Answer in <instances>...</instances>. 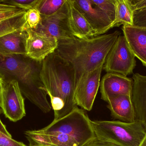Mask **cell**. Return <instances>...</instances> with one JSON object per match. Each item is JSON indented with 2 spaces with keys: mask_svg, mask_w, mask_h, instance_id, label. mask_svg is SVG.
<instances>
[{
  "mask_svg": "<svg viewBox=\"0 0 146 146\" xmlns=\"http://www.w3.org/2000/svg\"><path fill=\"white\" fill-rule=\"evenodd\" d=\"M103 67L85 74L76 83L75 87L74 100L77 106L87 111H90L92 109L100 87Z\"/></svg>",
  "mask_w": 146,
  "mask_h": 146,
  "instance_id": "9c48e42d",
  "label": "cell"
},
{
  "mask_svg": "<svg viewBox=\"0 0 146 146\" xmlns=\"http://www.w3.org/2000/svg\"><path fill=\"white\" fill-rule=\"evenodd\" d=\"M26 11L0 21V37L17 30H27L29 27L26 20Z\"/></svg>",
  "mask_w": 146,
  "mask_h": 146,
  "instance_id": "d6986e66",
  "label": "cell"
},
{
  "mask_svg": "<svg viewBox=\"0 0 146 146\" xmlns=\"http://www.w3.org/2000/svg\"><path fill=\"white\" fill-rule=\"evenodd\" d=\"M69 26L74 36L85 39L94 37V32L81 12L76 6L74 0H67Z\"/></svg>",
  "mask_w": 146,
  "mask_h": 146,
  "instance_id": "e0dca14e",
  "label": "cell"
},
{
  "mask_svg": "<svg viewBox=\"0 0 146 146\" xmlns=\"http://www.w3.org/2000/svg\"><path fill=\"white\" fill-rule=\"evenodd\" d=\"M140 146H146V135L144 140L142 141V143Z\"/></svg>",
  "mask_w": 146,
  "mask_h": 146,
  "instance_id": "1f68e13d",
  "label": "cell"
},
{
  "mask_svg": "<svg viewBox=\"0 0 146 146\" xmlns=\"http://www.w3.org/2000/svg\"><path fill=\"white\" fill-rule=\"evenodd\" d=\"M90 1L94 6L106 14L114 24L115 19V0H90Z\"/></svg>",
  "mask_w": 146,
  "mask_h": 146,
  "instance_id": "7402d4cb",
  "label": "cell"
},
{
  "mask_svg": "<svg viewBox=\"0 0 146 146\" xmlns=\"http://www.w3.org/2000/svg\"><path fill=\"white\" fill-rule=\"evenodd\" d=\"M121 32L116 31L89 38H74L58 41L56 51L72 67L75 87L82 75L103 67Z\"/></svg>",
  "mask_w": 146,
  "mask_h": 146,
  "instance_id": "6da1fadb",
  "label": "cell"
},
{
  "mask_svg": "<svg viewBox=\"0 0 146 146\" xmlns=\"http://www.w3.org/2000/svg\"><path fill=\"white\" fill-rule=\"evenodd\" d=\"M12 5L6 4L0 0V21L5 19L25 12Z\"/></svg>",
  "mask_w": 146,
  "mask_h": 146,
  "instance_id": "603a6c76",
  "label": "cell"
},
{
  "mask_svg": "<svg viewBox=\"0 0 146 146\" xmlns=\"http://www.w3.org/2000/svg\"><path fill=\"white\" fill-rule=\"evenodd\" d=\"M25 134L30 143L29 146H54L48 135L41 129L28 130L25 131Z\"/></svg>",
  "mask_w": 146,
  "mask_h": 146,
  "instance_id": "44dd1931",
  "label": "cell"
},
{
  "mask_svg": "<svg viewBox=\"0 0 146 146\" xmlns=\"http://www.w3.org/2000/svg\"><path fill=\"white\" fill-rule=\"evenodd\" d=\"M122 31L133 54L146 67V28L123 25Z\"/></svg>",
  "mask_w": 146,
  "mask_h": 146,
  "instance_id": "4fadbf2b",
  "label": "cell"
},
{
  "mask_svg": "<svg viewBox=\"0 0 146 146\" xmlns=\"http://www.w3.org/2000/svg\"><path fill=\"white\" fill-rule=\"evenodd\" d=\"M40 77L44 90L50 98L54 120L78 107L74 100V74L72 67L56 51L42 61Z\"/></svg>",
  "mask_w": 146,
  "mask_h": 146,
  "instance_id": "7a4b0ae2",
  "label": "cell"
},
{
  "mask_svg": "<svg viewBox=\"0 0 146 146\" xmlns=\"http://www.w3.org/2000/svg\"><path fill=\"white\" fill-rule=\"evenodd\" d=\"M42 19L41 14L35 8L27 10L26 13V20L28 27L35 30L37 27Z\"/></svg>",
  "mask_w": 146,
  "mask_h": 146,
  "instance_id": "cb8c5ba5",
  "label": "cell"
},
{
  "mask_svg": "<svg viewBox=\"0 0 146 146\" xmlns=\"http://www.w3.org/2000/svg\"><path fill=\"white\" fill-rule=\"evenodd\" d=\"M135 57L125 37L120 35L109 52L103 69L107 73L127 76L133 73L136 65Z\"/></svg>",
  "mask_w": 146,
  "mask_h": 146,
  "instance_id": "8992f818",
  "label": "cell"
},
{
  "mask_svg": "<svg viewBox=\"0 0 146 146\" xmlns=\"http://www.w3.org/2000/svg\"><path fill=\"white\" fill-rule=\"evenodd\" d=\"M42 16L39 25L34 31L55 38L58 40H67L75 37L68 22V7L66 0L63 6L56 13L49 16Z\"/></svg>",
  "mask_w": 146,
  "mask_h": 146,
  "instance_id": "ba28073f",
  "label": "cell"
},
{
  "mask_svg": "<svg viewBox=\"0 0 146 146\" xmlns=\"http://www.w3.org/2000/svg\"><path fill=\"white\" fill-rule=\"evenodd\" d=\"M133 81L127 76L107 73L100 81L101 99L106 102L114 97L126 95L132 97Z\"/></svg>",
  "mask_w": 146,
  "mask_h": 146,
  "instance_id": "8fae6325",
  "label": "cell"
},
{
  "mask_svg": "<svg viewBox=\"0 0 146 146\" xmlns=\"http://www.w3.org/2000/svg\"><path fill=\"white\" fill-rule=\"evenodd\" d=\"M115 19L112 28L123 25H133V10L129 0H115Z\"/></svg>",
  "mask_w": 146,
  "mask_h": 146,
  "instance_id": "ac0fdd59",
  "label": "cell"
},
{
  "mask_svg": "<svg viewBox=\"0 0 146 146\" xmlns=\"http://www.w3.org/2000/svg\"><path fill=\"white\" fill-rule=\"evenodd\" d=\"M0 94H1V93H0Z\"/></svg>",
  "mask_w": 146,
  "mask_h": 146,
  "instance_id": "836d02e7",
  "label": "cell"
},
{
  "mask_svg": "<svg viewBox=\"0 0 146 146\" xmlns=\"http://www.w3.org/2000/svg\"><path fill=\"white\" fill-rule=\"evenodd\" d=\"M66 0H38L35 8L43 16L52 15L58 11Z\"/></svg>",
  "mask_w": 146,
  "mask_h": 146,
  "instance_id": "ffe728a7",
  "label": "cell"
},
{
  "mask_svg": "<svg viewBox=\"0 0 146 146\" xmlns=\"http://www.w3.org/2000/svg\"><path fill=\"white\" fill-rule=\"evenodd\" d=\"M3 82H4V79L2 76L0 75V93H1V91L2 89L3 85Z\"/></svg>",
  "mask_w": 146,
  "mask_h": 146,
  "instance_id": "4dcf8cb0",
  "label": "cell"
},
{
  "mask_svg": "<svg viewBox=\"0 0 146 146\" xmlns=\"http://www.w3.org/2000/svg\"></svg>",
  "mask_w": 146,
  "mask_h": 146,
  "instance_id": "d6a6232c",
  "label": "cell"
},
{
  "mask_svg": "<svg viewBox=\"0 0 146 146\" xmlns=\"http://www.w3.org/2000/svg\"><path fill=\"white\" fill-rule=\"evenodd\" d=\"M83 146H117L111 143L101 140L95 137L90 142Z\"/></svg>",
  "mask_w": 146,
  "mask_h": 146,
  "instance_id": "f1b7e54d",
  "label": "cell"
},
{
  "mask_svg": "<svg viewBox=\"0 0 146 146\" xmlns=\"http://www.w3.org/2000/svg\"><path fill=\"white\" fill-rule=\"evenodd\" d=\"M41 66L42 62L26 55H0V75L4 79L16 81L22 94L43 112L47 113L52 108L40 77Z\"/></svg>",
  "mask_w": 146,
  "mask_h": 146,
  "instance_id": "3957f363",
  "label": "cell"
},
{
  "mask_svg": "<svg viewBox=\"0 0 146 146\" xmlns=\"http://www.w3.org/2000/svg\"><path fill=\"white\" fill-rule=\"evenodd\" d=\"M132 100L135 111L136 120L146 128V75L133 74Z\"/></svg>",
  "mask_w": 146,
  "mask_h": 146,
  "instance_id": "5bb4252c",
  "label": "cell"
},
{
  "mask_svg": "<svg viewBox=\"0 0 146 146\" xmlns=\"http://www.w3.org/2000/svg\"><path fill=\"white\" fill-rule=\"evenodd\" d=\"M133 11L146 8V0H129Z\"/></svg>",
  "mask_w": 146,
  "mask_h": 146,
  "instance_id": "83f0119b",
  "label": "cell"
},
{
  "mask_svg": "<svg viewBox=\"0 0 146 146\" xmlns=\"http://www.w3.org/2000/svg\"><path fill=\"white\" fill-rule=\"evenodd\" d=\"M27 30L20 29L0 37V55H26Z\"/></svg>",
  "mask_w": 146,
  "mask_h": 146,
  "instance_id": "2e32d148",
  "label": "cell"
},
{
  "mask_svg": "<svg viewBox=\"0 0 146 146\" xmlns=\"http://www.w3.org/2000/svg\"><path fill=\"white\" fill-rule=\"evenodd\" d=\"M107 103V107L114 119L124 122H133L136 121L135 111L131 96H116L110 99Z\"/></svg>",
  "mask_w": 146,
  "mask_h": 146,
  "instance_id": "9a60e30c",
  "label": "cell"
},
{
  "mask_svg": "<svg viewBox=\"0 0 146 146\" xmlns=\"http://www.w3.org/2000/svg\"><path fill=\"white\" fill-rule=\"evenodd\" d=\"M2 1L6 4L27 11L35 8L38 0H2Z\"/></svg>",
  "mask_w": 146,
  "mask_h": 146,
  "instance_id": "d4e9b609",
  "label": "cell"
},
{
  "mask_svg": "<svg viewBox=\"0 0 146 146\" xmlns=\"http://www.w3.org/2000/svg\"><path fill=\"white\" fill-rule=\"evenodd\" d=\"M3 79L0 94V107L7 118L16 122L26 115L25 99L16 81Z\"/></svg>",
  "mask_w": 146,
  "mask_h": 146,
  "instance_id": "52a82bcc",
  "label": "cell"
},
{
  "mask_svg": "<svg viewBox=\"0 0 146 146\" xmlns=\"http://www.w3.org/2000/svg\"><path fill=\"white\" fill-rule=\"evenodd\" d=\"M94 32V37L103 35L112 28L113 22L103 11L92 4L90 0H74Z\"/></svg>",
  "mask_w": 146,
  "mask_h": 146,
  "instance_id": "7c38bea8",
  "label": "cell"
},
{
  "mask_svg": "<svg viewBox=\"0 0 146 146\" xmlns=\"http://www.w3.org/2000/svg\"><path fill=\"white\" fill-rule=\"evenodd\" d=\"M133 25L146 28V8L134 11Z\"/></svg>",
  "mask_w": 146,
  "mask_h": 146,
  "instance_id": "484cf974",
  "label": "cell"
},
{
  "mask_svg": "<svg viewBox=\"0 0 146 146\" xmlns=\"http://www.w3.org/2000/svg\"><path fill=\"white\" fill-rule=\"evenodd\" d=\"M0 132L4 134L7 135V136H9V137H12L10 134L8 132L6 129V127L5 125L3 124L0 119Z\"/></svg>",
  "mask_w": 146,
  "mask_h": 146,
  "instance_id": "f546056e",
  "label": "cell"
},
{
  "mask_svg": "<svg viewBox=\"0 0 146 146\" xmlns=\"http://www.w3.org/2000/svg\"><path fill=\"white\" fill-rule=\"evenodd\" d=\"M95 136L117 146H140L146 135V128L136 120L133 122L119 121H91Z\"/></svg>",
  "mask_w": 146,
  "mask_h": 146,
  "instance_id": "5b68a950",
  "label": "cell"
},
{
  "mask_svg": "<svg viewBox=\"0 0 146 146\" xmlns=\"http://www.w3.org/2000/svg\"><path fill=\"white\" fill-rule=\"evenodd\" d=\"M26 55L37 61L42 62L49 55L56 51L58 41L28 28L27 30Z\"/></svg>",
  "mask_w": 146,
  "mask_h": 146,
  "instance_id": "30bf717a",
  "label": "cell"
},
{
  "mask_svg": "<svg viewBox=\"0 0 146 146\" xmlns=\"http://www.w3.org/2000/svg\"><path fill=\"white\" fill-rule=\"evenodd\" d=\"M0 146H27L22 142L16 141L12 137L0 132Z\"/></svg>",
  "mask_w": 146,
  "mask_h": 146,
  "instance_id": "4316f807",
  "label": "cell"
},
{
  "mask_svg": "<svg viewBox=\"0 0 146 146\" xmlns=\"http://www.w3.org/2000/svg\"><path fill=\"white\" fill-rule=\"evenodd\" d=\"M41 130L54 146H83L96 137L91 120L78 107Z\"/></svg>",
  "mask_w": 146,
  "mask_h": 146,
  "instance_id": "277c9868",
  "label": "cell"
}]
</instances>
